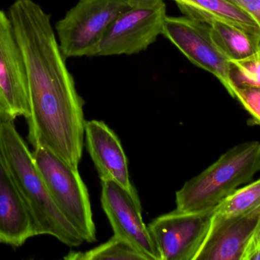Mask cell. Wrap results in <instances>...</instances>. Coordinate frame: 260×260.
Here are the masks:
<instances>
[{
	"instance_id": "9a60e30c",
	"label": "cell",
	"mask_w": 260,
	"mask_h": 260,
	"mask_svg": "<svg viewBox=\"0 0 260 260\" xmlns=\"http://www.w3.org/2000/svg\"><path fill=\"white\" fill-rule=\"evenodd\" d=\"M208 24L214 39L230 61L242 59L253 53V40L244 31L221 21H214Z\"/></svg>"
},
{
	"instance_id": "5bb4252c",
	"label": "cell",
	"mask_w": 260,
	"mask_h": 260,
	"mask_svg": "<svg viewBox=\"0 0 260 260\" xmlns=\"http://www.w3.org/2000/svg\"><path fill=\"white\" fill-rule=\"evenodd\" d=\"M185 16L210 24L218 21L235 26L247 34L253 44L260 38V23L229 0H187L179 7Z\"/></svg>"
},
{
	"instance_id": "3957f363",
	"label": "cell",
	"mask_w": 260,
	"mask_h": 260,
	"mask_svg": "<svg viewBox=\"0 0 260 260\" xmlns=\"http://www.w3.org/2000/svg\"><path fill=\"white\" fill-rule=\"evenodd\" d=\"M260 171V142L235 145L176 193L177 210L199 213L212 210Z\"/></svg>"
},
{
	"instance_id": "9c48e42d",
	"label": "cell",
	"mask_w": 260,
	"mask_h": 260,
	"mask_svg": "<svg viewBox=\"0 0 260 260\" xmlns=\"http://www.w3.org/2000/svg\"><path fill=\"white\" fill-rule=\"evenodd\" d=\"M29 114L25 64L8 14L0 9V121Z\"/></svg>"
},
{
	"instance_id": "8992f818",
	"label": "cell",
	"mask_w": 260,
	"mask_h": 260,
	"mask_svg": "<svg viewBox=\"0 0 260 260\" xmlns=\"http://www.w3.org/2000/svg\"><path fill=\"white\" fill-rule=\"evenodd\" d=\"M166 18L163 0H134L108 27L97 56L132 55L146 50L163 33Z\"/></svg>"
},
{
	"instance_id": "7c38bea8",
	"label": "cell",
	"mask_w": 260,
	"mask_h": 260,
	"mask_svg": "<svg viewBox=\"0 0 260 260\" xmlns=\"http://www.w3.org/2000/svg\"><path fill=\"white\" fill-rule=\"evenodd\" d=\"M86 148L102 182L117 183L132 194H137L130 182L127 159L114 131L101 121L85 122Z\"/></svg>"
},
{
	"instance_id": "8fae6325",
	"label": "cell",
	"mask_w": 260,
	"mask_h": 260,
	"mask_svg": "<svg viewBox=\"0 0 260 260\" xmlns=\"http://www.w3.org/2000/svg\"><path fill=\"white\" fill-rule=\"evenodd\" d=\"M260 223V205L236 216L214 218L194 260H241Z\"/></svg>"
},
{
	"instance_id": "ba28073f",
	"label": "cell",
	"mask_w": 260,
	"mask_h": 260,
	"mask_svg": "<svg viewBox=\"0 0 260 260\" xmlns=\"http://www.w3.org/2000/svg\"><path fill=\"white\" fill-rule=\"evenodd\" d=\"M215 209L199 213L176 209L151 221L148 227L160 259L194 260L206 239Z\"/></svg>"
},
{
	"instance_id": "2e32d148",
	"label": "cell",
	"mask_w": 260,
	"mask_h": 260,
	"mask_svg": "<svg viewBox=\"0 0 260 260\" xmlns=\"http://www.w3.org/2000/svg\"><path fill=\"white\" fill-rule=\"evenodd\" d=\"M68 260H147L129 243L114 235L105 244L85 252H71Z\"/></svg>"
},
{
	"instance_id": "44dd1931",
	"label": "cell",
	"mask_w": 260,
	"mask_h": 260,
	"mask_svg": "<svg viewBox=\"0 0 260 260\" xmlns=\"http://www.w3.org/2000/svg\"><path fill=\"white\" fill-rule=\"evenodd\" d=\"M260 247V223L256 232L253 234L250 241H249L247 247H246L245 251L243 254L242 259L241 260H250L251 256L259 250Z\"/></svg>"
},
{
	"instance_id": "6da1fadb",
	"label": "cell",
	"mask_w": 260,
	"mask_h": 260,
	"mask_svg": "<svg viewBox=\"0 0 260 260\" xmlns=\"http://www.w3.org/2000/svg\"><path fill=\"white\" fill-rule=\"evenodd\" d=\"M8 15L25 64L29 143L78 168L86 122L84 101L66 65L50 15L34 0H15Z\"/></svg>"
},
{
	"instance_id": "ffe728a7",
	"label": "cell",
	"mask_w": 260,
	"mask_h": 260,
	"mask_svg": "<svg viewBox=\"0 0 260 260\" xmlns=\"http://www.w3.org/2000/svg\"><path fill=\"white\" fill-rule=\"evenodd\" d=\"M260 23V0H229Z\"/></svg>"
},
{
	"instance_id": "d6986e66",
	"label": "cell",
	"mask_w": 260,
	"mask_h": 260,
	"mask_svg": "<svg viewBox=\"0 0 260 260\" xmlns=\"http://www.w3.org/2000/svg\"><path fill=\"white\" fill-rule=\"evenodd\" d=\"M231 96L238 99L251 114L253 123L260 125V89L234 85Z\"/></svg>"
},
{
	"instance_id": "e0dca14e",
	"label": "cell",
	"mask_w": 260,
	"mask_h": 260,
	"mask_svg": "<svg viewBox=\"0 0 260 260\" xmlns=\"http://www.w3.org/2000/svg\"><path fill=\"white\" fill-rule=\"evenodd\" d=\"M260 205V179L238 188L214 210L216 218H230L248 212Z\"/></svg>"
},
{
	"instance_id": "ac0fdd59",
	"label": "cell",
	"mask_w": 260,
	"mask_h": 260,
	"mask_svg": "<svg viewBox=\"0 0 260 260\" xmlns=\"http://www.w3.org/2000/svg\"><path fill=\"white\" fill-rule=\"evenodd\" d=\"M230 62L234 85L260 89V38L255 42L252 54L242 59H232Z\"/></svg>"
},
{
	"instance_id": "4fadbf2b",
	"label": "cell",
	"mask_w": 260,
	"mask_h": 260,
	"mask_svg": "<svg viewBox=\"0 0 260 260\" xmlns=\"http://www.w3.org/2000/svg\"><path fill=\"white\" fill-rule=\"evenodd\" d=\"M35 236L33 217L0 157V244L19 247Z\"/></svg>"
},
{
	"instance_id": "52a82bcc",
	"label": "cell",
	"mask_w": 260,
	"mask_h": 260,
	"mask_svg": "<svg viewBox=\"0 0 260 260\" xmlns=\"http://www.w3.org/2000/svg\"><path fill=\"white\" fill-rule=\"evenodd\" d=\"M192 64L213 74L232 93L230 59L212 36L210 25L187 16H167L163 33Z\"/></svg>"
},
{
	"instance_id": "603a6c76",
	"label": "cell",
	"mask_w": 260,
	"mask_h": 260,
	"mask_svg": "<svg viewBox=\"0 0 260 260\" xmlns=\"http://www.w3.org/2000/svg\"><path fill=\"white\" fill-rule=\"evenodd\" d=\"M176 3L177 4V6L180 7V6H184V5L186 4L187 3V0H174Z\"/></svg>"
},
{
	"instance_id": "7a4b0ae2",
	"label": "cell",
	"mask_w": 260,
	"mask_h": 260,
	"mask_svg": "<svg viewBox=\"0 0 260 260\" xmlns=\"http://www.w3.org/2000/svg\"><path fill=\"white\" fill-rule=\"evenodd\" d=\"M0 157L10 171L36 225L37 234L50 235L69 247L83 238L62 215L13 122L0 121Z\"/></svg>"
},
{
	"instance_id": "5b68a950",
	"label": "cell",
	"mask_w": 260,
	"mask_h": 260,
	"mask_svg": "<svg viewBox=\"0 0 260 260\" xmlns=\"http://www.w3.org/2000/svg\"><path fill=\"white\" fill-rule=\"evenodd\" d=\"M134 0H79L57 21L56 31L64 57L97 56L111 23Z\"/></svg>"
},
{
	"instance_id": "7402d4cb",
	"label": "cell",
	"mask_w": 260,
	"mask_h": 260,
	"mask_svg": "<svg viewBox=\"0 0 260 260\" xmlns=\"http://www.w3.org/2000/svg\"><path fill=\"white\" fill-rule=\"evenodd\" d=\"M250 260H260V247L259 250L251 256Z\"/></svg>"
},
{
	"instance_id": "30bf717a",
	"label": "cell",
	"mask_w": 260,
	"mask_h": 260,
	"mask_svg": "<svg viewBox=\"0 0 260 260\" xmlns=\"http://www.w3.org/2000/svg\"><path fill=\"white\" fill-rule=\"evenodd\" d=\"M102 205L114 235L129 243L147 260H161L142 215L138 194L111 181L102 182Z\"/></svg>"
},
{
	"instance_id": "277c9868",
	"label": "cell",
	"mask_w": 260,
	"mask_h": 260,
	"mask_svg": "<svg viewBox=\"0 0 260 260\" xmlns=\"http://www.w3.org/2000/svg\"><path fill=\"white\" fill-rule=\"evenodd\" d=\"M34 160L55 203L85 242L97 241L89 194L74 168L42 148L32 151Z\"/></svg>"
}]
</instances>
